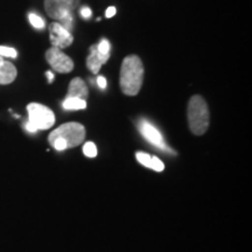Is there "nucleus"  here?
<instances>
[{
  "label": "nucleus",
  "instance_id": "1",
  "mask_svg": "<svg viewBox=\"0 0 252 252\" xmlns=\"http://www.w3.org/2000/svg\"><path fill=\"white\" fill-rule=\"evenodd\" d=\"M144 81V65L137 55H128L123 60L121 68V89L126 96L139 94Z\"/></svg>",
  "mask_w": 252,
  "mask_h": 252
},
{
  "label": "nucleus",
  "instance_id": "2",
  "mask_svg": "<svg viewBox=\"0 0 252 252\" xmlns=\"http://www.w3.org/2000/svg\"><path fill=\"white\" fill-rule=\"evenodd\" d=\"M86 138V128L80 123H65L49 134V144L56 151L76 147Z\"/></svg>",
  "mask_w": 252,
  "mask_h": 252
},
{
  "label": "nucleus",
  "instance_id": "3",
  "mask_svg": "<svg viewBox=\"0 0 252 252\" xmlns=\"http://www.w3.org/2000/svg\"><path fill=\"white\" fill-rule=\"evenodd\" d=\"M209 109L203 97L193 96L188 103L189 128L196 135H202L209 127Z\"/></svg>",
  "mask_w": 252,
  "mask_h": 252
},
{
  "label": "nucleus",
  "instance_id": "4",
  "mask_svg": "<svg viewBox=\"0 0 252 252\" xmlns=\"http://www.w3.org/2000/svg\"><path fill=\"white\" fill-rule=\"evenodd\" d=\"M81 0H45L46 13L70 32L74 23V11L80 6Z\"/></svg>",
  "mask_w": 252,
  "mask_h": 252
},
{
  "label": "nucleus",
  "instance_id": "5",
  "mask_svg": "<svg viewBox=\"0 0 252 252\" xmlns=\"http://www.w3.org/2000/svg\"><path fill=\"white\" fill-rule=\"evenodd\" d=\"M28 123L39 130H48L55 123L54 112L49 108L39 103H31L27 105Z\"/></svg>",
  "mask_w": 252,
  "mask_h": 252
},
{
  "label": "nucleus",
  "instance_id": "6",
  "mask_svg": "<svg viewBox=\"0 0 252 252\" xmlns=\"http://www.w3.org/2000/svg\"><path fill=\"white\" fill-rule=\"evenodd\" d=\"M46 60L55 71L68 74L74 69V61L65 55L61 49L52 47L46 52Z\"/></svg>",
  "mask_w": 252,
  "mask_h": 252
},
{
  "label": "nucleus",
  "instance_id": "7",
  "mask_svg": "<svg viewBox=\"0 0 252 252\" xmlns=\"http://www.w3.org/2000/svg\"><path fill=\"white\" fill-rule=\"evenodd\" d=\"M138 127H139V131L140 133L143 134V137L149 141L150 144H152L153 146L158 147L159 150L167 151V152L173 153V151L166 145L165 139H163L162 134L160 133V131L158 130L156 126L151 124L150 122L140 121L139 124H138Z\"/></svg>",
  "mask_w": 252,
  "mask_h": 252
},
{
  "label": "nucleus",
  "instance_id": "8",
  "mask_svg": "<svg viewBox=\"0 0 252 252\" xmlns=\"http://www.w3.org/2000/svg\"><path fill=\"white\" fill-rule=\"evenodd\" d=\"M49 40L53 47L63 49L71 46L74 36L71 35L70 32L62 27L59 23H52L49 25Z\"/></svg>",
  "mask_w": 252,
  "mask_h": 252
},
{
  "label": "nucleus",
  "instance_id": "9",
  "mask_svg": "<svg viewBox=\"0 0 252 252\" xmlns=\"http://www.w3.org/2000/svg\"><path fill=\"white\" fill-rule=\"evenodd\" d=\"M110 54H102L97 50V46H93L90 48V55L87 59V67L93 74H98L102 65L108 61Z\"/></svg>",
  "mask_w": 252,
  "mask_h": 252
},
{
  "label": "nucleus",
  "instance_id": "10",
  "mask_svg": "<svg viewBox=\"0 0 252 252\" xmlns=\"http://www.w3.org/2000/svg\"><path fill=\"white\" fill-rule=\"evenodd\" d=\"M88 87L82 78L75 77L70 83H69L68 88V94L67 97H71V98H80L86 100L88 98Z\"/></svg>",
  "mask_w": 252,
  "mask_h": 252
},
{
  "label": "nucleus",
  "instance_id": "11",
  "mask_svg": "<svg viewBox=\"0 0 252 252\" xmlns=\"http://www.w3.org/2000/svg\"><path fill=\"white\" fill-rule=\"evenodd\" d=\"M135 158L139 161L141 165H144L145 167H149V168L153 169L156 172H162L165 169V165L159 158L157 157H151L150 154L144 153V152H138L135 154Z\"/></svg>",
  "mask_w": 252,
  "mask_h": 252
},
{
  "label": "nucleus",
  "instance_id": "12",
  "mask_svg": "<svg viewBox=\"0 0 252 252\" xmlns=\"http://www.w3.org/2000/svg\"><path fill=\"white\" fill-rule=\"evenodd\" d=\"M17 68L11 62L4 61L0 65V84L6 86V84L12 83L17 78Z\"/></svg>",
  "mask_w": 252,
  "mask_h": 252
},
{
  "label": "nucleus",
  "instance_id": "13",
  "mask_svg": "<svg viewBox=\"0 0 252 252\" xmlns=\"http://www.w3.org/2000/svg\"><path fill=\"white\" fill-rule=\"evenodd\" d=\"M62 106L64 110H83L87 108V100L67 97L62 103Z\"/></svg>",
  "mask_w": 252,
  "mask_h": 252
},
{
  "label": "nucleus",
  "instance_id": "14",
  "mask_svg": "<svg viewBox=\"0 0 252 252\" xmlns=\"http://www.w3.org/2000/svg\"><path fill=\"white\" fill-rule=\"evenodd\" d=\"M28 18H30V23L33 25V27H35L36 30H43V28H45V20L41 17H39V15H36L35 13H31L28 15Z\"/></svg>",
  "mask_w": 252,
  "mask_h": 252
},
{
  "label": "nucleus",
  "instance_id": "15",
  "mask_svg": "<svg viewBox=\"0 0 252 252\" xmlns=\"http://www.w3.org/2000/svg\"><path fill=\"white\" fill-rule=\"evenodd\" d=\"M83 153L86 154L88 158H94L97 156L96 145L91 143V141H88V143L83 146Z\"/></svg>",
  "mask_w": 252,
  "mask_h": 252
},
{
  "label": "nucleus",
  "instance_id": "16",
  "mask_svg": "<svg viewBox=\"0 0 252 252\" xmlns=\"http://www.w3.org/2000/svg\"><path fill=\"white\" fill-rule=\"evenodd\" d=\"M18 53L14 48H11V47H6V46H0V56L2 58H12L15 59L17 58Z\"/></svg>",
  "mask_w": 252,
  "mask_h": 252
},
{
  "label": "nucleus",
  "instance_id": "17",
  "mask_svg": "<svg viewBox=\"0 0 252 252\" xmlns=\"http://www.w3.org/2000/svg\"><path fill=\"white\" fill-rule=\"evenodd\" d=\"M96 46L97 50H98L99 53H102V54H110V48H111V46H110V42L106 39H103L98 45Z\"/></svg>",
  "mask_w": 252,
  "mask_h": 252
},
{
  "label": "nucleus",
  "instance_id": "18",
  "mask_svg": "<svg viewBox=\"0 0 252 252\" xmlns=\"http://www.w3.org/2000/svg\"><path fill=\"white\" fill-rule=\"evenodd\" d=\"M81 15H82V18H83V19H89L91 17V9H90V7H87V6L82 7Z\"/></svg>",
  "mask_w": 252,
  "mask_h": 252
},
{
  "label": "nucleus",
  "instance_id": "19",
  "mask_svg": "<svg viewBox=\"0 0 252 252\" xmlns=\"http://www.w3.org/2000/svg\"><path fill=\"white\" fill-rule=\"evenodd\" d=\"M97 84H98L100 89H105L106 86H108V82H106L105 77L104 76H98L97 77Z\"/></svg>",
  "mask_w": 252,
  "mask_h": 252
},
{
  "label": "nucleus",
  "instance_id": "20",
  "mask_svg": "<svg viewBox=\"0 0 252 252\" xmlns=\"http://www.w3.org/2000/svg\"><path fill=\"white\" fill-rule=\"evenodd\" d=\"M116 12H117V9H116V7H113V6H111V7H109L108 9H106V12H105L106 18H112L113 15L116 14Z\"/></svg>",
  "mask_w": 252,
  "mask_h": 252
},
{
  "label": "nucleus",
  "instance_id": "21",
  "mask_svg": "<svg viewBox=\"0 0 252 252\" xmlns=\"http://www.w3.org/2000/svg\"><path fill=\"white\" fill-rule=\"evenodd\" d=\"M46 75H47V77H48L49 83H52V82L54 81V74H53L52 71H47V72H46Z\"/></svg>",
  "mask_w": 252,
  "mask_h": 252
},
{
  "label": "nucleus",
  "instance_id": "22",
  "mask_svg": "<svg viewBox=\"0 0 252 252\" xmlns=\"http://www.w3.org/2000/svg\"><path fill=\"white\" fill-rule=\"evenodd\" d=\"M4 61H5L4 58H2V56H0V65H1L2 63H4Z\"/></svg>",
  "mask_w": 252,
  "mask_h": 252
}]
</instances>
